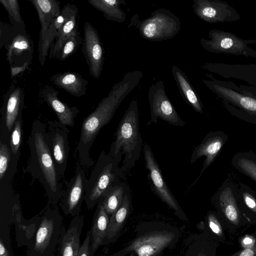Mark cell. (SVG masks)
I'll return each mask as SVG.
<instances>
[{"mask_svg":"<svg viewBox=\"0 0 256 256\" xmlns=\"http://www.w3.org/2000/svg\"><path fill=\"white\" fill-rule=\"evenodd\" d=\"M35 8L40 24L38 50L42 46L52 22L60 14V2L56 0H28Z\"/></svg>","mask_w":256,"mask_h":256,"instance_id":"cell-20","label":"cell"},{"mask_svg":"<svg viewBox=\"0 0 256 256\" xmlns=\"http://www.w3.org/2000/svg\"><path fill=\"white\" fill-rule=\"evenodd\" d=\"M4 46L10 67L21 66L26 62L32 61L34 45L31 38L26 33L18 34Z\"/></svg>","mask_w":256,"mask_h":256,"instance_id":"cell-18","label":"cell"},{"mask_svg":"<svg viewBox=\"0 0 256 256\" xmlns=\"http://www.w3.org/2000/svg\"><path fill=\"white\" fill-rule=\"evenodd\" d=\"M46 125L36 120L32 125L28 144L30 158L24 170L43 186L48 204H57L63 194L61 178L56 170L46 139Z\"/></svg>","mask_w":256,"mask_h":256,"instance_id":"cell-2","label":"cell"},{"mask_svg":"<svg viewBox=\"0 0 256 256\" xmlns=\"http://www.w3.org/2000/svg\"><path fill=\"white\" fill-rule=\"evenodd\" d=\"M119 165L112 156L101 152L88 180L85 202L88 210L92 209L104 194L123 178Z\"/></svg>","mask_w":256,"mask_h":256,"instance_id":"cell-5","label":"cell"},{"mask_svg":"<svg viewBox=\"0 0 256 256\" xmlns=\"http://www.w3.org/2000/svg\"><path fill=\"white\" fill-rule=\"evenodd\" d=\"M232 166L238 172L256 182V154L250 150L237 152L231 160Z\"/></svg>","mask_w":256,"mask_h":256,"instance_id":"cell-28","label":"cell"},{"mask_svg":"<svg viewBox=\"0 0 256 256\" xmlns=\"http://www.w3.org/2000/svg\"><path fill=\"white\" fill-rule=\"evenodd\" d=\"M172 72L182 98L196 112L202 114V104L186 76L176 65L172 66Z\"/></svg>","mask_w":256,"mask_h":256,"instance_id":"cell-26","label":"cell"},{"mask_svg":"<svg viewBox=\"0 0 256 256\" xmlns=\"http://www.w3.org/2000/svg\"><path fill=\"white\" fill-rule=\"evenodd\" d=\"M22 112L18 116L11 133L10 147L12 156H20V146L22 140Z\"/></svg>","mask_w":256,"mask_h":256,"instance_id":"cell-33","label":"cell"},{"mask_svg":"<svg viewBox=\"0 0 256 256\" xmlns=\"http://www.w3.org/2000/svg\"><path fill=\"white\" fill-rule=\"evenodd\" d=\"M0 256H13L12 252L2 240H0Z\"/></svg>","mask_w":256,"mask_h":256,"instance_id":"cell-40","label":"cell"},{"mask_svg":"<svg viewBox=\"0 0 256 256\" xmlns=\"http://www.w3.org/2000/svg\"><path fill=\"white\" fill-rule=\"evenodd\" d=\"M82 51L91 76L98 78L103 68L104 50L97 30L88 22L84 25Z\"/></svg>","mask_w":256,"mask_h":256,"instance_id":"cell-14","label":"cell"},{"mask_svg":"<svg viewBox=\"0 0 256 256\" xmlns=\"http://www.w3.org/2000/svg\"><path fill=\"white\" fill-rule=\"evenodd\" d=\"M214 87L236 106L238 110L234 112L236 116L256 125V99L241 96L218 85Z\"/></svg>","mask_w":256,"mask_h":256,"instance_id":"cell-21","label":"cell"},{"mask_svg":"<svg viewBox=\"0 0 256 256\" xmlns=\"http://www.w3.org/2000/svg\"><path fill=\"white\" fill-rule=\"evenodd\" d=\"M143 76L140 70L127 72L120 81L112 86L94 110L84 119L76 148L82 166L94 165V162L90 156V150L96 136L102 128L110 121L122 102L138 84Z\"/></svg>","mask_w":256,"mask_h":256,"instance_id":"cell-1","label":"cell"},{"mask_svg":"<svg viewBox=\"0 0 256 256\" xmlns=\"http://www.w3.org/2000/svg\"><path fill=\"white\" fill-rule=\"evenodd\" d=\"M244 242L246 244H249L252 242V240L249 238H246Z\"/></svg>","mask_w":256,"mask_h":256,"instance_id":"cell-42","label":"cell"},{"mask_svg":"<svg viewBox=\"0 0 256 256\" xmlns=\"http://www.w3.org/2000/svg\"><path fill=\"white\" fill-rule=\"evenodd\" d=\"M12 153L10 145L0 141V179L7 172L11 161Z\"/></svg>","mask_w":256,"mask_h":256,"instance_id":"cell-34","label":"cell"},{"mask_svg":"<svg viewBox=\"0 0 256 256\" xmlns=\"http://www.w3.org/2000/svg\"><path fill=\"white\" fill-rule=\"evenodd\" d=\"M199 256H203L200 254Z\"/></svg>","mask_w":256,"mask_h":256,"instance_id":"cell-43","label":"cell"},{"mask_svg":"<svg viewBox=\"0 0 256 256\" xmlns=\"http://www.w3.org/2000/svg\"><path fill=\"white\" fill-rule=\"evenodd\" d=\"M91 230L86 232L85 238L81 244L77 256H91L90 254Z\"/></svg>","mask_w":256,"mask_h":256,"instance_id":"cell-36","label":"cell"},{"mask_svg":"<svg viewBox=\"0 0 256 256\" xmlns=\"http://www.w3.org/2000/svg\"><path fill=\"white\" fill-rule=\"evenodd\" d=\"M64 17V22L56 36V42L51 46L48 56L50 58H56L62 45L74 30L78 29L77 17L78 9L74 4H68L61 10Z\"/></svg>","mask_w":256,"mask_h":256,"instance_id":"cell-22","label":"cell"},{"mask_svg":"<svg viewBox=\"0 0 256 256\" xmlns=\"http://www.w3.org/2000/svg\"><path fill=\"white\" fill-rule=\"evenodd\" d=\"M213 199L224 217L237 224L240 216L238 206V182L237 184L231 176L227 178L216 191Z\"/></svg>","mask_w":256,"mask_h":256,"instance_id":"cell-13","label":"cell"},{"mask_svg":"<svg viewBox=\"0 0 256 256\" xmlns=\"http://www.w3.org/2000/svg\"><path fill=\"white\" fill-rule=\"evenodd\" d=\"M228 139V135L224 131L211 132L208 133L202 142L196 147L192 153L190 164L194 162L202 156H205L206 158L200 175L195 182L200 178L203 172L214 162Z\"/></svg>","mask_w":256,"mask_h":256,"instance_id":"cell-16","label":"cell"},{"mask_svg":"<svg viewBox=\"0 0 256 256\" xmlns=\"http://www.w3.org/2000/svg\"><path fill=\"white\" fill-rule=\"evenodd\" d=\"M143 153L146 168L148 171L149 178L155 192L178 216L186 219L184 213L164 180L150 146L146 143L144 144Z\"/></svg>","mask_w":256,"mask_h":256,"instance_id":"cell-12","label":"cell"},{"mask_svg":"<svg viewBox=\"0 0 256 256\" xmlns=\"http://www.w3.org/2000/svg\"><path fill=\"white\" fill-rule=\"evenodd\" d=\"M208 219L209 226L212 231L218 236H222V228L215 214L212 212L210 213Z\"/></svg>","mask_w":256,"mask_h":256,"instance_id":"cell-37","label":"cell"},{"mask_svg":"<svg viewBox=\"0 0 256 256\" xmlns=\"http://www.w3.org/2000/svg\"><path fill=\"white\" fill-rule=\"evenodd\" d=\"M88 2L109 20L122 23L126 20V14L120 8V4H125L124 0H88Z\"/></svg>","mask_w":256,"mask_h":256,"instance_id":"cell-27","label":"cell"},{"mask_svg":"<svg viewBox=\"0 0 256 256\" xmlns=\"http://www.w3.org/2000/svg\"><path fill=\"white\" fill-rule=\"evenodd\" d=\"M12 180L0 182V240L12 252L10 226L13 223L14 209L20 202L18 196L12 190Z\"/></svg>","mask_w":256,"mask_h":256,"instance_id":"cell-15","label":"cell"},{"mask_svg":"<svg viewBox=\"0 0 256 256\" xmlns=\"http://www.w3.org/2000/svg\"><path fill=\"white\" fill-rule=\"evenodd\" d=\"M59 92L52 86L46 84L42 89L41 96L56 114L58 121L66 126L73 127L74 118L80 112L75 106H70L58 98Z\"/></svg>","mask_w":256,"mask_h":256,"instance_id":"cell-19","label":"cell"},{"mask_svg":"<svg viewBox=\"0 0 256 256\" xmlns=\"http://www.w3.org/2000/svg\"><path fill=\"white\" fill-rule=\"evenodd\" d=\"M176 235L167 230L148 232L137 237L122 250L112 256L134 252L136 256H155L174 241Z\"/></svg>","mask_w":256,"mask_h":256,"instance_id":"cell-8","label":"cell"},{"mask_svg":"<svg viewBox=\"0 0 256 256\" xmlns=\"http://www.w3.org/2000/svg\"><path fill=\"white\" fill-rule=\"evenodd\" d=\"M84 222V215L73 217L68 228L63 229L52 256H77Z\"/></svg>","mask_w":256,"mask_h":256,"instance_id":"cell-17","label":"cell"},{"mask_svg":"<svg viewBox=\"0 0 256 256\" xmlns=\"http://www.w3.org/2000/svg\"><path fill=\"white\" fill-rule=\"evenodd\" d=\"M31 64L32 61H28L21 66L10 67L11 78H13L20 73L24 72Z\"/></svg>","mask_w":256,"mask_h":256,"instance_id":"cell-38","label":"cell"},{"mask_svg":"<svg viewBox=\"0 0 256 256\" xmlns=\"http://www.w3.org/2000/svg\"><path fill=\"white\" fill-rule=\"evenodd\" d=\"M50 80L57 87L77 97L82 96L86 94L88 84V81L81 75L73 72L53 74Z\"/></svg>","mask_w":256,"mask_h":256,"instance_id":"cell-24","label":"cell"},{"mask_svg":"<svg viewBox=\"0 0 256 256\" xmlns=\"http://www.w3.org/2000/svg\"><path fill=\"white\" fill-rule=\"evenodd\" d=\"M126 191L124 184L119 182L112 186L100 198L109 216H111L120 206Z\"/></svg>","mask_w":256,"mask_h":256,"instance_id":"cell-29","label":"cell"},{"mask_svg":"<svg viewBox=\"0 0 256 256\" xmlns=\"http://www.w3.org/2000/svg\"><path fill=\"white\" fill-rule=\"evenodd\" d=\"M135 26L144 39L160 42L171 39L181 29L180 19L170 10L160 8L153 11L150 17L140 20L135 14L128 26Z\"/></svg>","mask_w":256,"mask_h":256,"instance_id":"cell-6","label":"cell"},{"mask_svg":"<svg viewBox=\"0 0 256 256\" xmlns=\"http://www.w3.org/2000/svg\"><path fill=\"white\" fill-rule=\"evenodd\" d=\"M0 2L6 10L11 25L18 33H26L25 24L20 14L18 2L17 0H0Z\"/></svg>","mask_w":256,"mask_h":256,"instance_id":"cell-30","label":"cell"},{"mask_svg":"<svg viewBox=\"0 0 256 256\" xmlns=\"http://www.w3.org/2000/svg\"><path fill=\"white\" fill-rule=\"evenodd\" d=\"M82 44V40L78 29L74 30L64 42L56 58L64 60L73 54Z\"/></svg>","mask_w":256,"mask_h":256,"instance_id":"cell-31","label":"cell"},{"mask_svg":"<svg viewBox=\"0 0 256 256\" xmlns=\"http://www.w3.org/2000/svg\"><path fill=\"white\" fill-rule=\"evenodd\" d=\"M148 100L150 110V119L147 124L156 123L160 118L170 124L182 126V120L168 98L162 80L152 84L149 88Z\"/></svg>","mask_w":256,"mask_h":256,"instance_id":"cell-7","label":"cell"},{"mask_svg":"<svg viewBox=\"0 0 256 256\" xmlns=\"http://www.w3.org/2000/svg\"><path fill=\"white\" fill-rule=\"evenodd\" d=\"M109 215L106 211L101 199L96 204L90 228V254L94 256L100 246L102 245L110 222Z\"/></svg>","mask_w":256,"mask_h":256,"instance_id":"cell-23","label":"cell"},{"mask_svg":"<svg viewBox=\"0 0 256 256\" xmlns=\"http://www.w3.org/2000/svg\"><path fill=\"white\" fill-rule=\"evenodd\" d=\"M232 256H256V245L250 248H247L240 252L236 253Z\"/></svg>","mask_w":256,"mask_h":256,"instance_id":"cell-39","label":"cell"},{"mask_svg":"<svg viewBox=\"0 0 256 256\" xmlns=\"http://www.w3.org/2000/svg\"><path fill=\"white\" fill-rule=\"evenodd\" d=\"M238 201L248 210L256 214V192L241 182H238Z\"/></svg>","mask_w":256,"mask_h":256,"instance_id":"cell-32","label":"cell"},{"mask_svg":"<svg viewBox=\"0 0 256 256\" xmlns=\"http://www.w3.org/2000/svg\"><path fill=\"white\" fill-rule=\"evenodd\" d=\"M232 40L230 38H224L220 42V46L224 48H228L232 46Z\"/></svg>","mask_w":256,"mask_h":256,"instance_id":"cell-41","label":"cell"},{"mask_svg":"<svg viewBox=\"0 0 256 256\" xmlns=\"http://www.w3.org/2000/svg\"><path fill=\"white\" fill-rule=\"evenodd\" d=\"M68 134L66 126L59 121L48 122L47 142L58 172L64 181L70 152Z\"/></svg>","mask_w":256,"mask_h":256,"instance_id":"cell-10","label":"cell"},{"mask_svg":"<svg viewBox=\"0 0 256 256\" xmlns=\"http://www.w3.org/2000/svg\"><path fill=\"white\" fill-rule=\"evenodd\" d=\"M127 190L118 208L110 216V222L102 245L114 242L118 238L130 210V194Z\"/></svg>","mask_w":256,"mask_h":256,"instance_id":"cell-25","label":"cell"},{"mask_svg":"<svg viewBox=\"0 0 256 256\" xmlns=\"http://www.w3.org/2000/svg\"><path fill=\"white\" fill-rule=\"evenodd\" d=\"M24 94L23 90L12 83L10 88L4 95L1 108V123L0 141L10 144L12 132L14 124L24 106Z\"/></svg>","mask_w":256,"mask_h":256,"instance_id":"cell-9","label":"cell"},{"mask_svg":"<svg viewBox=\"0 0 256 256\" xmlns=\"http://www.w3.org/2000/svg\"><path fill=\"white\" fill-rule=\"evenodd\" d=\"M88 180L84 170L78 165L74 176L70 181H64L66 188L59 204L65 215L74 217L80 214L82 203L85 200Z\"/></svg>","mask_w":256,"mask_h":256,"instance_id":"cell-11","label":"cell"},{"mask_svg":"<svg viewBox=\"0 0 256 256\" xmlns=\"http://www.w3.org/2000/svg\"><path fill=\"white\" fill-rule=\"evenodd\" d=\"M142 142L138 104L132 99L118 124L108 153L118 165L122 162L120 170L123 174L132 168L138 160Z\"/></svg>","mask_w":256,"mask_h":256,"instance_id":"cell-3","label":"cell"},{"mask_svg":"<svg viewBox=\"0 0 256 256\" xmlns=\"http://www.w3.org/2000/svg\"><path fill=\"white\" fill-rule=\"evenodd\" d=\"M0 48H2L10 41L18 33L15 28L0 21Z\"/></svg>","mask_w":256,"mask_h":256,"instance_id":"cell-35","label":"cell"},{"mask_svg":"<svg viewBox=\"0 0 256 256\" xmlns=\"http://www.w3.org/2000/svg\"><path fill=\"white\" fill-rule=\"evenodd\" d=\"M36 230L26 244L27 256H52L65 227L57 204L48 203L34 216Z\"/></svg>","mask_w":256,"mask_h":256,"instance_id":"cell-4","label":"cell"}]
</instances>
